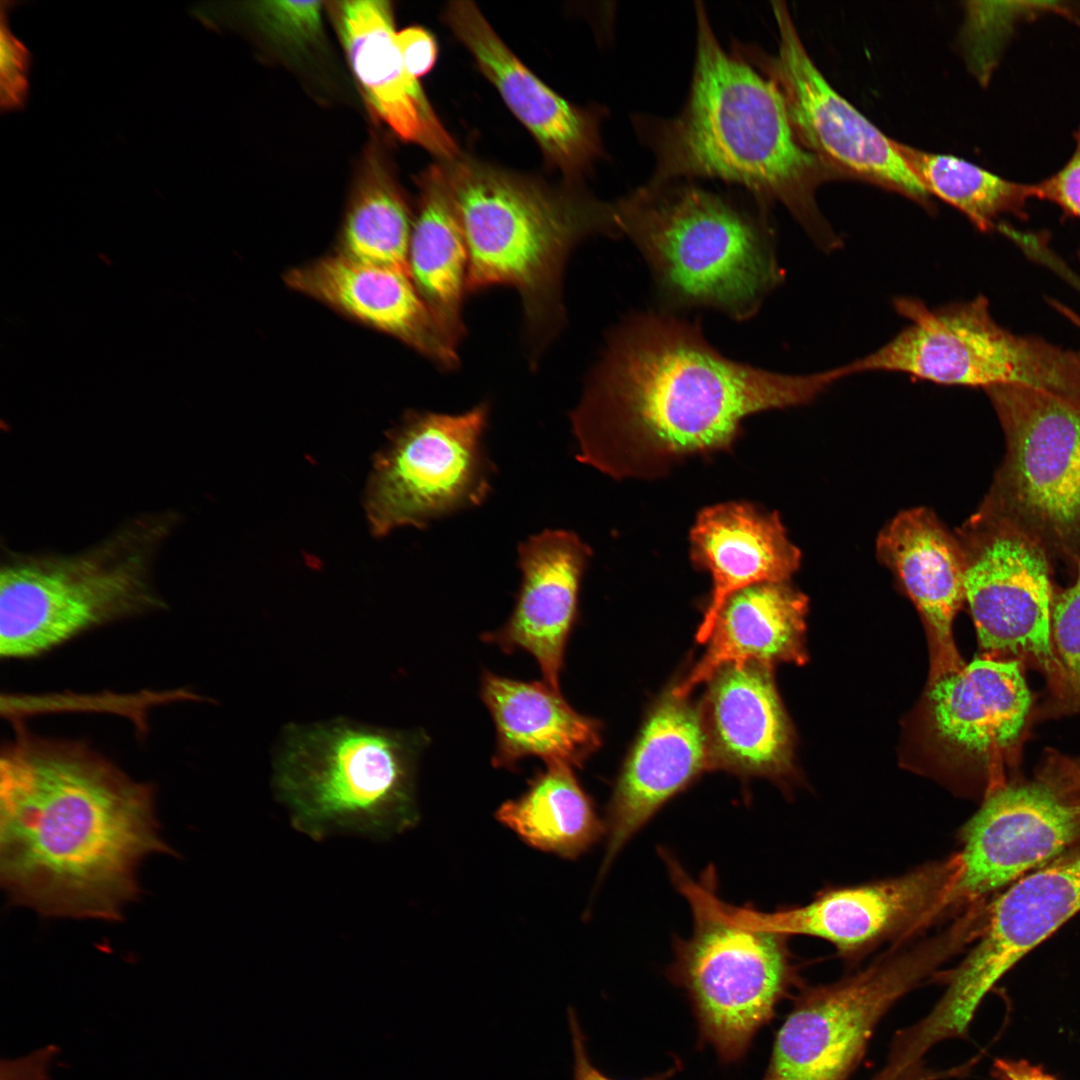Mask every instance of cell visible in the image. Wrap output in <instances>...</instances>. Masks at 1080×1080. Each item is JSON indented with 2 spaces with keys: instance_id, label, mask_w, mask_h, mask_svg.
<instances>
[{
  "instance_id": "1",
  "label": "cell",
  "mask_w": 1080,
  "mask_h": 1080,
  "mask_svg": "<svg viewBox=\"0 0 1080 1080\" xmlns=\"http://www.w3.org/2000/svg\"><path fill=\"white\" fill-rule=\"evenodd\" d=\"M770 371L725 356L696 320L625 316L606 336L571 411L577 459L614 478H650L694 455L728 450L755 413L807 404L841 379Z\"/></svg>"
},
{
  "instance_id": "2",
  "label": "cell",
  "mask_w": 1080,
  "mask_h": 1080,
  "mask_svg": "<svg viewBox=\"0 0 1080 1080\" xmlns=\"http://www.w3.org/2000/svg\"><path fill=\"white\" fill-rule=\"evenodd\" d=\"M174 854L155 791L79 740L17 727L0 756V879L41 915L119 921L138 868Z\"/></svg>"
},
{
  "instance_id": "3",
  "label": "cell",
  "mask_w": 1080,
  "mask_h": 1080,
  "mask_svg": "<svg viewBox=\"0 0 1080 1080\" xmlns=\"http://www.w3.org/2000/svg\"><path fill=\"white\" fill-rule=\"evenodd\" d=\"M696 54L681 112L632 117L655 155L648 186L717 178L745 188L768 207L782 204L824 248L838 240L816 204L817 187L834 174L796 136L777 85L718 42L706 9L695 3Z\"/></svg>"
},
{
  "instance_id": "4",
  "label": "cell",
  "mask_w": 1080,
  "mask_h": 1080,
  "mask_svg": "<svg viewBox=\"0 0 1080 1080\" xmlns=\"http://www.w3.org/2000/svg\"><path fill=\"white\" fill-rule=\"evenodd\" d=\"M468 250L467 292L514 288L531 361L565 321L562 277L573 249L594 235L621 237L616 203L542 184L475 160L443 162Z\"/></svg>"
},
{
  "instance_id": "5",
  "label": "cell",
  "mask_w": 1080,
  "mask_h": 1080,
  "mask_svg": "<svg viewBox=\"0 0 1080 1080\" xmlns=\"http://www.w3.org/2000/svg\"><path fill=\"white\" fill-rule=\"evenodd\" d=\"M619 229L645 260L665 311L756 315L782 279L767 207L685 180L639 186L615 201Z\"/></svg>"
},
{
  "instance_id": "6",
  "label": "cell",
  "mask_w": 1080,
  "mask_h": 1080,
  "mask_svg": "<svg viewBox=\"0 0 1080 1080\" xmlns=\"http://www.w3.org/2000/svg\"><path fill=\"white\" fill-rule=\"evenodd\" d=\"M426 736L344 716L291 722L272 753L271 787L311 840H388L419 819L416 771Z\"/></svg>"
},
{
  "instance_id": "7",
  "label": "cell",
  "mask_w": 1080,
  "mask_h": 1080,
  "mask_svg": "<svg viewBox=\"0 0 1080 1080\" xmlns=\"http://www.w3.org/2000/svg\"><path fill=\"white\" fill-rule=\"evenodd\" d=\"M175 512L143 514L72 554H7L0 567V656L42 655L89 630L166 606L153 580Z\"/></svg>"
},
{
  "instance_id": "8",
  "label": "cell",
  "mask_w": 1080,
  "mask_h": 1080,
  "mask_svg": "<svg viewBox=\"0 0 1080 1080\" xmlns=\"http://www.w3.org/2000/svg\"><path fill=\"white\" fill-rule=\"evenodd\" d=\"M663 856L694 923L691 936L675 944L670 977L687 992L702 1041L734 1062L795 982L787 936L737 921L716 896L712 872L698 883Z\"/></svg>"
},
{
  "instance_id": "9",
  "label": "cell",
  "mask_w": 1080,
  "mask_h": 1080,
  "mask_svg": "<svg viewBox=\"0 0 1080 1080\" xmlns=\"http://www.w3.org/2000/svg\"><path fill=\"white\" fill-rule=\"evenodd\" d=\"M985 392L1006 451L978 510L1074 570L1080 561V403L1025 385Z\"/></svg>"
},
{
  "instance_id": "10",
  "label": "cell",
  "mask_w": 1080,
  "mask_h": 1080,
  "mask_svg": "<svg viewBox=\"0 0 1080 1080\" xmlns=\"http://www.w3.org/2000/svg\"><path fill=\"white\" fill-rule=\"evenodd\" d=\"M975 924L962 914L934 936L801 993L776 1035L763 1080H849L882 1017L973 941Z\"/></svg>"
},
{
  "instance_id": "11",
  "label": "cell",
  "mask_w": 1080,
  "mask_h": 1080,
  "mask_svg": "<svg viewBox=\"0 0 1080 1080\" xmlns=\"http://www.w3.org/2000/svg\"><path fill=\"white\" fill-rule=\"evenodd\" d=\"M894 306L908 324L877 350L840 366L844 377L899 372L941 385L985 390L1016 384L1054 394L1073 382L1076 358L1070 349L1002 327L983 296L933 308L900 297Z\"/></svg>"
},
{
  "instance_id": "12",
  "label": "cell",
  "mask_w": 1080,
  "mask_h": 1080,
  "mask_svg": "<svg viewBox=\"0 0 1080 1080\" xmlns=\"http://www.w3.org/2000/svg\"><path fill=\"white\" fill-rule=\"evenodd\" d=\"M489 412L482 402L460 414L405 415L369 479L365 505L374 534L424 528L487 499L495 473L483 443Z\"/></svg>"
},
{
  "instance_id": "13",
  "label": "cell",
  "mask_w": 1080,
  "mask_h": 1080,
  "mask_svg": "<svg viewBox=\"0 0 1080 1080\" xmlns=\"http://www.w3.org/2000/svg\"><path fill=\"white\" fill-rule=\"evenodd\" d=\"M964 594L981 648L991 658L1040 671L1054 695L1059 670L1051 644L1052 562L1007 522L977 510L956 536Z\"/></svg>"
},
{
  "instance_id": "14",
  "label": "cell",
  "mask_w": 1080,
  "mask_h": 1080,
  "mask_svg": "<svg viewBox=\"0 0 1080 1080\" xmlns=\"http://www.w3.org/2000/svg\"><path fill=\"white\" fill-rule=\"evenodd\" d=\"M779 31L776 55L753 45L734 54L772 80L783 95L801 144L834 175L898 192L930 208L929 194L886 137L838 94L808 55L784 2H772Z\"/></svg>"
},
{
  "instance_id": "15",
  "label": "cell",
  "mask_w": 1080,
  "mask_h": 1080,
  "mask_svg": "<svg viewBox=\"0 0 1080 1080\" xmlns=\"http://www.w3.org/2000/svg\"><path fill=\"white\" fill-rule=\"evenodd\" d=\"M1080 910V842L1019 879L985 908L977 943L947 977L921 1019L933 1042L966 1034L981 1000L1002 976Z\"/></svg>"
},
{
  "instance_id": "16",
  "label": "cell",
  "mask_w": 1080,
  "mask_h": 1080,
  "mask_svg": "<svg viewBox=\"0 0 1080 1080\" xmlns=\"http://www.w3.org/2000/svg\"><path fill=\"white\" fill-rule=\"evenodd\" d=\"M960 871L955 853L895 878L830 890L799 907L768 913L728 904L726 909L747 926L822 938L852 954L914 934L953 912L960 914L955 895Z\"/></svg>"
},
{
  "instance_id": "17",
  "label": "cell",
  "mask_w": 1080,
  "mask_h": 1080,
  "mask_svg": "<svg viewBox=\"0 0 1080 1080\" xmlns=\"http://www.w3.org/2000/svg\"><path fill=\"white\" fill-rule=\"evenodd\" d=\"M955 888L962 911L1041 868L1080 842V814L1050 783L1006 782L963 826Z\"/></svg>"
},
{
  "instance_id": "18",
  "label": "cell",
  "mask_w": 1080,
  "mask_h": 1080,
  "mask_svg": "<svg viewBox=\"0 0 1080 1080\" xmlns=\"http://www.w3.org/2000/svg\"><path fill=\"white\" fill-rule=\"evenodd\" d=\"M444 16L546 159L569 178L590 168L601 153L595 116L564 100L527 69L473 2H451Z\"/></svg>"
},
{
  "instance_id": "19",
  "label": "cell",
  "mask_w": 1080,
  "mask_h": 1080,
  "mask_svg": "<svg viewBox=\"0 0 1080 1080\" xmlns=\"http://www.w3.org/2000/svg\"><path fill=\"white\" fill-rule=\"evenodd\" d=\"M685 699L670 692L657 704L623 767L608 808L601 876L666 801L713 768L702 713Z\"/></svg>"
},
{
  "instance_id": "20",
  "label": "cell",
  "mask_w": 1080,
  "mask_h": 1080,
  "mask_svg": "<svg viewBox=\"0 0 1080 1080\" xmlns=\"http://www.w3.org/2000/svg\"><path fill=\"white\" fill-rule=\"evenodd\" d=\"M517 553L521 583L513 611L482 639L505 652L529 653L544 681L560 691L564 652L592 551L575 533L548 529L521 542Z\"/></svg>"
},
{
  "instance_id": "21",
  "label": "cell",
  "mask_w": 1080,
  "mask_h": 1080,
  "mask_svg": "<svg viewBox=\"0 0 1080 1080\" xmlns=\"http://www.w3.org/2000/svg\"><path fill=\"white\" fill-rule=\"evenodd\" d=\"M331 14L353 74L369 108L399 138L422 146L443 161L458 147L407 71L396 41L393 11L385 0L331 3Z\"/></svg>"
},
{
  "instance_id": "22",
  "label": "cell",
  "mask_w": 1080,
  "mask_h": 1080,
  "mask_svg": "<svg viewBox=\"0 0 1080 1080\" xmlns=\"http://www.w3.org/2000/svg\"><path fill=\"white\" fill-rule=\"evenodd\" d=\"M284 280L290 288L399 339L442 369L459 363L457 347L409 274L336 253L289 270Z\"/></svg>"
},
{
  "instance_id": "23",
  "label": "cell",
  "mask_w": 1080,
  "mask_h": 1080,
  "mask_svg": "<svg viewBox=\"0 0 1080 1080\" xmlns=\"http://www.w3.org/2000/svg\"><path fill=\"white\" fill-rule=\"evenodd\" d=\"M929 699L937 734L984 764L1018 760L1033 705L1014 660L978 658L937 677Z\"/></svg>"
},
{
  "instance_id": "24",
  "label": "cell",
  "mask_w": 1080,
  "mask_h": 1080,
  "mask_svg": "<svg viewBox=\"0 0 1080 1080\" xmlns=\"http://www.w3.org/2000/svg\"><path fill=\"white\" fill-rule=\"evenodd\" d=\"M690 557L713 583L696 639L707 643L724 602L735 592L765 582H786L799 568L800 550L790 542L777 512L744 502L704 508L690 531Z\"/></svg>"
},
{
  "instance_id": "25",
  "label": "cell",
  "mask_w": 1080,
  "mask_h": 1080,
  "mask_svg": "<svg viewBox=\"0 0 1080 1080\" xmlns=\"http://www.w3.org/2000/svg\"><path fill=\"white\" fill-rule=\"evenodd\" d=\"M770 666L731 663L710 679L701 712L713 768L744 775H774L789 756V728Z\"/></svg>"
},
{
  "instance_id": "26",
  "label": "cell",
  "mask_w": 1080,
  "mask_h": 1080,
  "mask_svg": "<svg viewBox=\"0 0 1080 1080\" xmlns=\"http://www.w3.org/2000/svg\"><path fill=\"white\" fill-rule=\"evenodd\" d=\"M480 692L495 724L496 768L513 769L530 756L546 765L581 766L600 745L598 722L576 712L545 681H519L487 671Z\"/></svg>"
},
{
  "instance_id": "27",
  "label": "cell",
  "mask_w": 1080,
  "mask_h": 1080,
  "mask_svg": "<svg viewBox=\"0 0 1080 1080\" xmlns=\"http://www.w3.org/2000/svg\"><path fill=\"white\" fill-rule=\"evenodd\" d=\"M877 553L926 620L947 673L959 669L952 624L965 594L964 559L956 536L931 510L913 508L899 513L882 529Z\"/></svg>"
},
{
  "instance_id": "28",
  "label": "cell",
  "mask_w": 1080,
  "mask_h": 1080,
  "mask_svg": "<svg viewBox=\"0 0 1080 1080\" xmlns=\"http://www.w3.org/2000/svg\"><path fill=\"white\" fill-rule=\"evenodd\" d=\"M807 598L786 582H765L732 594L721 607L708 648L671 693L686 698L723 666L755 661L800 662Z\"/></svg>"
},
{
  "instance_id": "29",
  "label": "cell",
  "mask_w": 1080,
  "mask_h": 1080,
  "mask_svg": "<svg viewBox=\"0 0 1080 1080\" xmlns=\"http://www.w3.org/2000/svg\"><path fill=\"white\" fill-rule=\"evenodd\" d=\"M419 201L412 223L409 269L412 280L449 340L458 348L465 335L462 306L468 250L443 163L418 178Z\"/></svg>"
},
{
  "instance_id": "30",
  "label": "cell",
  "mask_w": 1080,
  "mask_h": 1080,
  "mask_svg": "<svg viewBox=\"0 0 1080 1080\" xmlns=\"http://www.w3.org/2000/svg\"><path fill=\"white\" fill-rule=\"evenodd\" d=\"M496 818L528 845L569 859L606 833L572 767L560 764L546 765L520 797L498 808Z\"/></svg>"
},
{
  "instance_id": "31",
  "label": "cell",
  "mask_w": 1080,
  "mask_h": 1080,
  "mask_svg": "<svg viewBox=\"0 0 1080 1080\" xmlns=\"http://www.w3.org/2000/svg\"><path fill=\"white\" fill-rule=\"evenodd\" d=\"M409 207L377 154H369L346 213L338 253L410 274Z\"/></svg>"
},
{
  "instance_id": "32",
  "label": "cell",
  "mask_w": 1080,
  "mask_h": 1080,
  "mask_svg": "<svg viewBox=\"0 0 1080 1080\" xmlns=\"http://www.w3.org/2000/svg\"><path fill=\"white\" fill-rule=\"evenodd\" d=\"M893 145L929 195L960 210L980 231L993 230L1002 215L1028 218L1034 184L1007 180L955 156L925 152L895 140Z\"/></svg>"
},
{
  "instance_id": "33",
  "label": "cell",
  "mask_w": 1080,
  "mask_h": 1080,
  "mask_svg": "<svg viewBox=\"0 0 1080 1080\" xmlns=\"http://www.w3.org/2000/svg\"><path fill=\"white\" fill-rule=\"evenodd\" d=\"M960 43L970 72L986 85L1018 23L1056 13L1078 20L1079 7L1060 1L965 2Z\"/></svg>"
},
{
  "instance_id": "34",
  "label": "cell",
  "mask_w": 1080,
  "mask_h": 1080,
  "mask_svg": "<svg viewBox=\"0 0 1080 1080\" xmlns=\"http://www.w3.org/2000/svg\"><path fill=\"white\" fill-rule=\"evenodd\" d=\"M1074 581L1054 594L1051 612V644L1059 670V686L1053 698L1069 712L1080 713V561Z\"/></svg>"
},
{
  "instance_id": "35",
  "label": "cell",
  "mask_w": 1080,
  "mask_h": 1080,
  "mask_svg": "<svg viewBox=\"0 0 1080 1080\" xmlns=\"http://www.w3.org/2000/svg\"><path fill=\"white\" fill-rule=\"evenodd\" d=\"M14 2H1L0 21V107L1 112L23 110L29 97L32 55L12 32L9 23Z\"/></svg>"
},
{
  "instance_id": "36",
  "label": "cell",
  "mask_w": 1080,
  "mask_h": 1080,
  "mask_svg": "<svg viewBox=\"0 0 1080 1080\" xmlns=\"http://www.w3.org/2000/svg\"><path fill=\"white\" fill-rule=\"evenodd\" d=\"M322 2L266 1L257 5V13L275 35L289 42L303 44L316 38L322 26Z\"/></svg>"
},
{
  "instance_id": "37",
  "label": "cell",
  "mask_w": 1080,
  "mask_h": 1080,
  "mask_svg": "<svg viewBox=\"0 0 1080 1080\" xmlns=\"http://www.w3.org/2000/svg\"><path fill=\"white\" fill-rule=\"evenodd\" d=\"M1075 148L1065 165L1034 184L1035 198L1057 205L1064 216L1080 219V127L1074 133ZM1080 261V248L1077 253Z\"/></svg>"
},
{
  "instance_id": "38",
  "label": "cell",
  "mask_w": 1080,
  "mask_h": 1080,
  "mask_svg": "<svg viewBox=\"0 0 1080 1080\" xmlns=\"http://www.w3.org/2000/svg\"><path fill=\"white\" fill-rule=\"evenodd\" d=\"M396 41L411 76L418 79L432 69L437 57V45L427 30L418 26L405 28L396 34Z\"/></svg>"
},
{
  "instance_id": "39",
  "label": "cell",
  "mask_w": 1080,
  "mask_h": 1080,
  "mask_svg": "<svg viewBox=\"0 0 1080 1080\" xmlns=\"http://www.w3.org/2000/svg\"><path fill=\"white\" fill-rule=\"evenodd\" d=\"M1038 776L1053 785L1080 814V757L1050 753Z\"/></svg>"
},
{
  "instance_id": "40",
  "label": "cell",
  "mask_w": 1080,
  "mask_h": 1080,
  "mask_svg": "<svg viewBox=\"0 0 1080 1080\" xmlns=\"http://www.w3.org/2000/svg\"><path fill=\"white\" fill-rule=\"evenodd\" d=\"M568 1022L574 1056L573 1080H615L607 1077L591 1062L586 1049L585 1035L582 1032L576 1012L572 1008L568 1010ZM676 1070V1068L671 1067L665 1072L642 1080H669Z\"/></svg>"
},
{
  "instance_id": "41",
  "label": "cell",
  "mask_w": 1080,
  "mask_h": 1080,
  "mask_svg": "<svg viewBox=\"0 0 1080 1080\" xmlns=\"http://www.w3.org/2000/svg\"><path fill=\"white\" fill-rule=\"evenodd\" d=\"M57 1051L50 1045L26 1056L2 1060L0 1080H49V1068Z\"/></svg>"
},
{
  "instance_id": "42",
  "label": "cell",
  "mask_w": 1080,
  "mask_h": 1080,
  "mask_svg": "<svg viewBox=\"0 0 1080 1080\" xmlns=\"http://www.w3.org/2000/svg\"><path fill=\"white\" fill-rule=\"evenodd\" d=\"M992 1076L995 1080H1057L1042 1066L1034 1065L1024 1059H996L992 1067Z\"/></svg>"
}]
</instances>
